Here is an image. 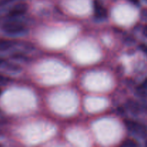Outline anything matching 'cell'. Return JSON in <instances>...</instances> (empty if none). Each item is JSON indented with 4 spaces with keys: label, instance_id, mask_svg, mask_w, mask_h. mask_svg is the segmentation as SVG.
Instances as JSON below:
<instances>
[{
    "label": "cell",
    "instance_id": "6da1fadb",
    "mask_svg": "<svg viewBox=\"0 0 147 147\" xmlns=\"http://www.w3.org/2000/svg\"><path fill=\"white\" fill-rule=\"evenodd\" d=\"M1 30L8 35L16 36L26 32L27 28L22 22L16 20V19L9 20L1 26Z\"/></svg>",
    "mask_w": 147,
    "mask_h": 147
},
{
    "label": "cell",
    "instance_id": "7a4b0ae2",
    "mask_svg": "<svg viewBox=\"0 0 147 147\" xmlns=\"http://www.w3.org/2000/svg\"><path fill=\"white\" fill-rule=\"evenodd\" d=\"M124 125L126 129L135 136L142 139L147 137V127L143 123L136 121L126 119L124 121Z\"/></svg>",
    "mask_w": 147,
    "mask_h": 147
},
{
    "label": "cell",
    "instance_id": "3957f363",
    "mask_svg": "<svg viewBox=\"0 0 147 147\" xmlns=\"http://www.w3.org/2000/svg\"><path fill=\"white\" fill-rule=\"evenodd\" d=\"M27 10H28L27 4L24 2L17 3L9 9L8 13H7V17L9 20L17 19V17H20L25 14Z\"/></svg>",
    "mask_w": 147,
    "mask_h": 147
},
{
    "label": "cell",
    "instance_id": "277c9868",
    "mask_svg": "<svg viewBox=\"0 0 147 147\" xmlns=\"http://www.w3.org/2000/svg\"><path fill=\"white\" fill-rule=\"evenodd\" d=\"M93 8H94L95 16L98 19L100 20H103L106 18L108 16L107 10L104 8L103 4L98 0H95L93 2Z\"/></svg>",
    "mask_w": 147,
    "mask_h": 147
},
{
    "label": "cell",
    "instance_id": "5b68a950",
    "mask_svg": "<svg viewBox=\"0 0 147 147\" xmlns=\"http://www.w3.org/2000/svg\"><path fill=\"white\" fill-rule=\"evenodd\" d=\"M128 107L129 109L135 115L139 114L143 111V107H142V103H139L136 102V100H129L127 102Z\"/></svg>",
    "mask_w": 147,
    "mask_h": 147
},
{
    "label": "cell",
    "instance_id": "8992f818",
    "mask_svg": "<svg viewBox=\"0 0 147 147\" xmlns=\"http://www.w3.org/2000/svg\"><path fill=\"white\" fill-rule=\"evenodd\" d=\"M16 42L13 40L0 38V51H6L15 45Z\"/></svg>",
    "mask_w": 147,
    "mask_h": 147
},
{
    "label": "cell",
    "instance_id": "52a82bcc",
    "mask_svg": "<svg viewBox=\"0 0 147 147\" xmlns=\"http://www.w3.org/2000/svg\"><path fill=\"white\" fill-rule=\"evenodd\" d=\"M121 147H139V144L137 142L133 139H126L121 144Z\"/></svg>",
    "mask_w": 147,
    "mask_h": 147
},
{
    "label": "cell",
    "instance_id": "ba28073f",
    "mask_svg": "<svg viewBox=\"0 0 147 147\" xmlns=\"http://www.w3.org/2000/svg\"><path fill=\"white\" fill-rule=\"evenodd\" d=\"M10 81V78L4 75L0 74V86H5Z\"/></svg>",
    "mask_w": 147,
    "mask_h": 147
},
{
    "label": "cell",
    "instance_id": "9c48e42d",
    "mask_svg": "<svg viewBox=\"0 0 147 147\" xmlns=\"http://www.w3.org/2000/svg\"><path fill=\"white\" fill-rule=\"evenodd\" d=\"M139 49H140L142 53H144L145 55L147 57V45L145 44V43H142L139 45Z\"/></svg>",
    "mask_w": 147,
    "mask_h": 147
},
{
    "label": "cell",
    "instance_id": "30bf717a",
    "mask_svg": "<svg viewBox=\"0 0 147 147\" xmlns=\"http://www.w3.org/2000/svg\"><path fill=\"white\" fill-rule=\"evenodd\" d=\"M14 1H17V0H0V8L7 5V4H10V3L13 2Z\"/></svg>",
    "mask_w": 147,
    "mask_h": 147
},
{
    "label": "cell",
    "instance_id": "8fae6325",
    "mask_svg": "<svg viewBox=\"0 0 147 147\" xmlns=\"http://www.w3.org/2000/svg\"><path fill=\"white\" fill-rule=\"evenodd\" d=\"M129 1L135 6H139L140 4V0H129Z\"/></svg>",
    "mask_w": 147,
    "mask_h": 147
},
{
    "label": "cell",
    "instance_id": "7c38bea8",
    "mask_svg": "<svg viewBox=\"0 0 147 147\" xmlns=\"http://www.w3.org/2000/svg\"><path fill=\"white\" fill-rule=\"evenodd\" d=\"M6 60L4 58H3V57H0V67H1V66L4 65L6 64Z\"/></svg>",
    "mask_w": 147,
    "mask_h": 147
},
{
    "label": "cell",
    "instance_id": "4fadbf2b",
    "mask_svg": "<svg viewBox=\"0 0 147 147\" xmlns=\"http://www.w3.org/2000/svg\"><path fill=\"white\" fill-rule=\"evenodd\" d=\"M143 34L147 37V24L143 27Z\"/></svg>",
    "mask_w": 147,
    "mask_h": 147
},
{
    "label": "cell",
    "instance_id": "5bb4252c",
    "mask_svg": "<svg viewBox=\"0 0 147 147\" xmlns=\"http://www.w3.org/2000/svg\"><path fill=\"white\" fill-rule=\"evenodd\" d=\"M142 86H143V87L147 90V78L145 79L144 80V82H143V83L142 84Z\"/></svg>",
    "mask_w": 147,
    "mask_h": 147
},
{
    "label": "cell",
    "instance_id": "9a60e30c",
    "mask_svg": "<svg viewBox=\"0 0 147 147\" xmlns=\"http://www.w3.org/2000/svg\"><path fill=\"white\" fill-rule=\"evenodd\" d=\"M145 147H147V140L146 141V142H145Z\"/></svg>",
    "mask_w": 147,
    "mask_h": 147
},
{
    "label": "cell",
    "instance_id": "2e32d148",
    "mask_svg": "<svg viewBox=\"0 0 147 147\" xmlns=\"http://www.w3.org/2000/svg\"><path fill=\"white\" fill-rule=\"evenodd\" d=\"M1 90H0V95H1Z\"/></svg>",
    "mask_w": 147,
    "mask_h": 147
},
{
    "label": "cell",
    "instance_id": "e0dca14e",
    "mask_svg": "<svg viewBox=\"0 0 147 147\" xmlns=\"http://www.w3.org/2000/svg\"><path fill=\"white\" fill-rule=\"evenodd\" d=\"M0 147H1V146H0Z\"/></svg>",
    "mask_w": 147,
    "mask_h": 147
},
{
    "label": "cell",
    "instance_id": "ac0fdd59",
    "mask_svg": "<svg viewBox=\"0 0 147 147\" xmlns=\"http://www.w3.org/2000/svg\"><path fill=\"white\" fill-rule=\"evenodd\" d=\"M146 1H147V0H146Z\"/></svg>",
    "mask_w": 147,
    "mask_h": 147
}]
</instances>
